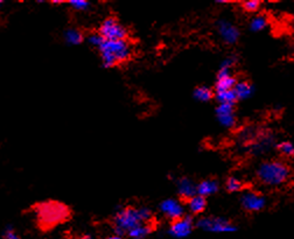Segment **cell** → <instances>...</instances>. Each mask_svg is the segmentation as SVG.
Wrapping results in <instances>:
<instances>
[{
    "instance_id": "1",
    "label": "cell",
    "mask_w": 294,
    "mask_h": 239,
    "mask_svg": "<svg viewBox=\"0 0 294 239\" xmlns=\"http://www.w3.org/2000/svg\"><path fill=\"white\" fill-rule=\"evenodd\" d=\"M152 211L149 208L126 207L119 209L113 216V234L119 237L126 236L130 230L141 223H150Z\"/></svg>"
},
{
    "instance_id": "2",
    "label": "cell",
    "mask_w": 294,
    "mask_h": 239,
    "mask_svg": "<svg viewBox=\"0 0 294 239\" xmlns=\"http://www.w3.org/2000/svg\"><path fill=\"white\" fill-rule=\"evenodd\" d=\"M104 68H115L125 63L132 56V46L128 40L104 41L98 48Z\"/></svg>"
},
{
    "instance_id": "3",
    "label": "cell",
    "mask_w": 294,
    "mask_h": 239,
    "mask_svg": "<svg viewBox=\"0 0 294 239\" xmlns=\"http://www.w3.org/2000/svg\"><path fill=\"white\" fill-rule=\"evenodd\" d=\"M258 181L267 187H280L291 176V168L282 161H264L256 171Z\"/></svg>"
},
{
    "instance_id": "4",
    "label": "cell",
    "mask_w": 294,
    "mask_h": 239,
    "mask_svg": "<svg viewBox=\"0 0 294 239\" xmlns=\"http://www.w3.org/2000/svg\"><path fill=\"white\" fill-rule=\"evenodd\" d=\"M34 211L39 225L42 229H51L53 226L68 219L69 214H70L68 207L54 201L43 202V203L38 204Z\"/></svg>"
},
{
    "instance_id": "5",
    "label": "cell",
    "mask_w": 294,
    "mask_h": 239,
    "mask_svg": "<svg viewBox=\"0 0 294 239\" xmlns=\"http://www.w3.org/2000/svg\"><path fill=\"white\" fill-rule=\"evenodd\" d=\"M105 41H116V40H126L128 36L127 29L119 23L116 17H109L102 21L98 31Z\"/></svg>"
},
{
    "instance_id": "6",
    "label": "cell",
    "mask_w": 294,
    "mask_h": 239,
    "mask_svg": "<svg viewBox=\"0 0 294 239\" xmlns=\"http://www.w3.org/2000/svg\"><path fill=\"white\" fill-rule=\"evenodd\" d=\"M196 226L211 233H229L237 231V226L223 217H201L196 222Z\"/></svg>"
},
{
    "instance_id": "7",
    "label": "cell",
    "mask_w": 294,
    "mask_h": 239,
    "mask_svg": "<svg viewBox=\"0 0 294 239\" xmlns=\"http://www.w3.org/2000/svg\"><path fill=\"white\" fill-rule=\"evenodd\" d=\"M194 230V219L190 215H185L181 218L173 220L168 233L172 237L182 239L187 238Z\"/></svg>"
},
{
    "instance_id": "8",
    "label": "cell",
    "mask_w": 294,
    "mask_h": 239,
    "mask_svg": "<svg viewBox=\"0 0 294 239\" xmlns=\"http://www.w3.org/2000/svg\"><path fill=\"white\" fill-rule=\"evenodd\" d=\"M241 204L245 211L248 212H258L262 211L266 205V200L263 195L256 191L249 190L242 194Z\"/></svg>"
},
{
    "instance_id": "9",
    "label": "cell",
    "mask_w": 294,
    "mask_h": 239,
    "mask_svg": "<svg viewBox=\"0 0 294 239\" xmlns=\"http://www.w3.org/2000/svg\"><path fill=\"white\" fill-rule=\"evenodd\" d=\"M217 32L220 39L227 45H235L241 36V32L237 26L227 20H219L217 23Z\"/></svg>"
},
{
    "instance_id": "10",
    "label": "cell",
    "mask_w": 294,
    "mask_h": 239,
    "mask_svg": "<svg viewBox=\"0 0 294 239\" xmlns=\"http://www.w3.org/2000/svg\"><path fill=\"white\" fill-rule=\"evenodd\" d=\"M160 211L167 217V218L175 220L181 218L186 215L185 212V207H183L181 202L179 200H175V198H167V200H164L160 203Z\"/></svg>"
},
{
    "instance_id": "11",
    "label": "cell",
    "mask_w": 294,
    "mask_h": 239,
    "mask_svg": "<svg viewBox=\"0 0 294 239\" xmlns=\"http://www.w3.org/2000/svg\"><path fill=\"white\" fill-rule=\"evenodd\" d=\"M237 79L230 70H218L217 81L215 84V91H226L234 89Z\"/></svg>"
},
{
    "instance_id": "12",
    "label": "cell",
    "mask_w": 294,
    "mask_h": 239,
    "mask_svg": "<svg viewBox=\"0 0 294 239\" xmlns=\"http://www.w3.org/2000/svg\"><path fill=\"white\" fill-rule=\"evenodd\" d=\"M176 186H178L179 196L181 197L182 200L188 201L189 198H192L196 195V185L194 183L193 180H190L188 178H180L178 180Z\"/></svg>"
},
{
    "instance_id": "13",
    "label": "cell",
    "mask_w": 294,
    "mask_h": 239,
    "mask_svg": "<svg viewBox=\"0 0 294 239\" xmlns=\"http://www.w3.org/2000/svg\"><path fill=\"white\" fill-rule=\"evenodd\" d=\"M219 185L216 180H203V181L196 185V194L205 198L217 193Z\"/></svg>"
},
{
    "instance_id": "14",
    "label": "cell",
    "mask_w": 294,
    "mask_h": 239,
    "mask_svg": "<svg viewBox=\"0 0 294 239\" xmlns=\"http://www.w3.org/2000/svg\"><path fill=\"white\" fill-rule=\"evenodd\" d=\"M187 207L192 215H200L207 208V198L200 195H195L187 201Z\"/></svg>"
},
{
    "instance_id": "15",
    "label": "cell",
    "mask_w": 294,
    "mask_h": 239,
    "mask_svg": "<svg viewBox=\"0 0 294 239\" xmlns=\"http://www.w3.org/2000/svg\"><path fill=\"white\" fill-rule=\"evenodd\" d=\"M234 91L236 94L237 101H242V99H248L249 97H251V95L253 94V87L248 81H240V82H236L235 84Z\"/></svg>"
},
{
    "instance_id": "16",
    "label": "cell",
    "mask_w": 294,
    "mask_h": 239,
    "mask_svg": "<svg viewBox=\"0 0 294 239\" xmlns=\"http://www.w3.org/2000/svg\"><path fill=\"white\" fill-rule=\"evenodd\" d=\"M151 232H152V226L150 225V223H141L128 231L126 236L131 239H145Z\"/></svg>"
},
{
    "instance_id": "17",
    "label": "cell",
    "mask_w": 294,
    "mask_h": 239,
    "mask_svg": "<svg viewBox=\"0 0 294 239\" xmlns=\"http://www.w3.org/2000/svg\"><path fill=\"white\" fill-rule=\"evenodd\" d=\"M64 39L65 42L69 43V45H80L84 41V34L80 29L77 28H69L64 32Z\"/></svg>"
},
{
    "instance_id": "18",
    "label": "cell",
    "mask_w": 294,
    "mask_h": 239,
    "mask_svg": "<svg viewBox=\"0 0 294 239\" xmlns=\"http://www.w3.org/2000/svg\"><path fill=\"white\" fill-rule=\"evenodd\" d=\"M215 98L218 102V104H233L237 102L236 94L234 89L226 90V91H215Z\"/></svg>"
},
{
    "instance_id": "19",
    "label": "cell",
    "mask_w": 294,
    "mask_h": 239,
    "mask_svg": "<svg viewBox=\"0 0 294 239\" xmlns=\"http://www.w3.org/2000/svg\"><path fill=\"white\" fill-rule=\"evenodd\" d=\"M267 26H269V19L265 14H258V16L253 17L250 21L249 27L252 32H260L264 31Z\"/></svg>"
},
{
    "instance_id": "20",
    "label": "cell",
    "mask_w": 294,
    "mask_h": 239,
    "mask_svg": "<svg viewBox=\"0 0 294 239\" xmlns=\"http://www.w3.org/2000/svg\"><path fill=\"white\" fill-rule=\"evenodd\" d=\"M194 97L197 99L198 102H209L214 98V93L209 87L202 86V87H197L195 90H194Z\"/></svg>"
},
{
    "instance_id": "21",
    "label": "cell",
    "mask_w": 294,
    "mask_h": 239,
    "mask_svg": "<svg viewBox=\"0 0 294 239\" xmlns=\"http://www.w3.org/2000/svg\"><path fill=\"white\" fill-rule=\"evenodd\" d=\"M226 188L229 193H238L244 188V183L242 182L241 179L236 178V176H230L228 178L226 182Z\"/></svg>"
},
{
    "instance_id": "22",
    "label": "cell",
    "mask_w": 294,
    "mask_h": 239,
    "mask_svg": "<svg viewBox=\"0 0 294 239\" xmlns=\"http://www.w3.org/2000/svg\"><path fill=\"white\" fill-rule=\"evenodd\" d=\"M218 123L227 128H233L236 125V117L235 113H227V115L217 116Z\"/></svg>"
},
{
    "instance_id": "23",
    "label": "cell",
    "mask_w": 294,
    "mask_h": 239,
    "mask_svg": "<svg viewBox=\"0 0 294 239\" xmlns=\"http://www.w3.org/2000/svg\"><path fill=\"white\" fill-rule=\"evenodd\" d=\"M277 149L285 156L294 155V145L291 141H281L277 145Z\"/></svg>"
},
{
    "instance_id": "24",
    "label": "cell",
    "mask_w": 294,
    "mask_h": 239,
    "mask_svg": "<svg viewBox=\"0 0 294 239\" xmlns=\"http://www.w3.org/2000/svg\"><path fill=\"white\" fill-rule=\"evenodd\" d=\"M87 41L89 42L91 46L96 47L97 49H98V48L101 47L103 45V43H104L105 40L103 39V36L101 34H99V33L96 31V32L90 33V34L87 36Z\"/></svg>"
},
{
    "instance_id": "25",
    "label": "cell",
    "mask_w": 294,
    "mask_h": 239,
    "mask_svg": "<svg viewBox=\"0 0 294 239\" xmlns=\"http://www.w3.org/2000/svg\"><path fill=\"white\" fill-rule=\"evenodd\" d=\"M67 4H69V6H71L76 11H88L91 6V4L87 0H69Z\"/></svg>"
},
{
    "instance_id": "26",
    "label": "cell",
    "mask_w": 294,
    "mask_h": 239,
    "mask_svg": "<svg viewBox=\"0 0 294 239\" xmlns=\"http://www.w3.org/2000/svg\"><path fill=\"white\" fill-rule=\"evenodd\" d=\"M260 4L262 3H260L259 0H248V2H244L242 4V7H243V10L246 11V12L253 13L259 10Z\"/></svg>"
},
{
    "instance_id": "27",
    "label": "cell",
    "mask_w": 294,
    "mask_h": 239,
    "mask_svg": "<svg viewBox=\"0 0 294 239\" xmlns=\"http://www.w3.org/2000/svg\"><path fill=\"white\" fill-rule=\"evenodd\" d=\"M236 57L234 56H228L224 58V60L220 62V64H219V70H231V68L234 67L235 64H236Z\"/></svg>"
},
{
    "instance_id": "28",
    "label": "cell",
    "mask_w": 294,
    "mask_h": 239,
    "mask_svg": "<svg viewBox=\"0 0 294 239\" xmlns=\"http://www.w3.org/2000/svg\"><path fill=\"white\" fill-rule=\"evenodd\" d=\"M227 113H234V105L233 104H218L217 108H216V116L227 115Z\"/></svg>"
},
{
    "instance_id": "29",
    "label": "cell",
    "mask_w": 294,
    "mask_h": 239,
    "mask_svg": "<svg viewBox=\"0 0 294 239\" xmlns=\"http://www.w3.org/2000/svg\"><path fill=\"white\" fill-rule=\"evenodd\" d=\"M3 237L4 239H20L19 234L14 231L13 227H7V229L4 231Z\"/></svg>"
},
{
    "instance_id": "30",
    "label": "cell",
    "mask_w": 294,
    "mask_h": 239,
    "mask_svg": "<svg viewBox=\"0 0 294 239\" xmlns=\"http://www.w3.org/2000/svg\"><path fill=\"white\" fill-rule=\"evenodd\" d=\"M104 239H124L123 237H119V236H117V234H111V236H108V237H105Z\"/></svg>"
},
{
    "instance_id": "31",
    "label": "cell",
    "mask_w": 294,
    "mask_h": 239,
    "mask_svg": "<svg viewBox=\"0 0 294 239\" xmlns=\"http://www.w3.org/2000/svg\"><path fill=\"white\" fill-rule=\"evenodd\" d=\"M64 3L63 0H54V2H51V4H54V5H58V4H62Z\"/></svg>"
},
{
    "instance_id": "32",
    "label": "cell",
    "mask_w": 294,
    "mask_h": 239,
    "mask_svg": "<svg viewBox=\"0 0 294 239\" xmlns=\"http://www.w3.org/2000/svg\"><path fill=\"white\" fill-rule=\"evenodd\" d=\"M82 239H93V237H91L90 234H86V236H83Z\"/></svg>"
},
{
    "instance_id": "33",
    "label": "cell",
    "mask_w": 294,
    "mask_h": 239,
    "mask_svg": "<svg viewBox=\"0 0 294 239\" xmlns=\"http://www.w3.org/2000/svg\"><path fill=\"white\" fill-rule=\"evenodd\" d=\"M2 4H3V2H0V5H2Z\"/></svg>"
}]
</instances>
